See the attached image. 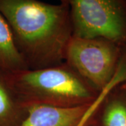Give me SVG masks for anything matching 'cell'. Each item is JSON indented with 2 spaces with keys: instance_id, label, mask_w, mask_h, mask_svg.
Wrapping results in <instances>:
<instances>
[{
  "instance_id": "1",
  "label": "cell",
  "mask_w": 126,
  "mask_h": 126,
  "mask_svg": "<svg viewBox=\"0 0 126 126\" xmlns=\"http://www.w3.org/2000/svg\"><path fill=\"white\" fill-rule=\"evenodd\" d=\"M0 13L11 27L29 69L64 63L73 36L66 0L59 4L36 0H0Z\"/></svg>"
},
{
  "instance_id": "2",
  "label": "cell",
  "mask_w": 126,
  "mask_h": 126,
  "mask_svg": "<svg viewBox=\"0 0 126 126\" xmlns=\"http://www.w3.org/2000/svg\"><path fill=\"white\" fill-rule=\"evenodd\" d=\"M5 74L11 88L26 109L34 105L59 108L90 105L100 93L67 63Z\"/></svg>"
},
{
  "instance_id": "3",
  "label": "cell",
  "mask_w": 126,
  "mask_h": 126,
  "mask_svg": "<svg viewBox=\"0 0 126 126\" xmlns=\"http://www.w3.org/2000/svg\"><path fill=\"white\" fill-rule=\"evenodd\" d=\"M73 36L100 38L126 46V1L66 0Z\"/></svg>"
},
{
  "instance_id": "4",
  "label": "cell",
  "mask_w": 126,
  "mask_h": 126,
  "mask_svg": "<svg viewBox=\"0 0 126 126\" xmlns=\"http://www.w3.org/2000/svg\"><path fill=\"white\" fill-rule=\"evenodd\" d=\"M126 47L100 38L72 36L66 50L65 63L101 92L115 77Z\"/></svg>"
},
{
  "instance_id": "5",
  "label": "cell",
  "mask_w": 126,
  "mask_h": 126,
  "mask_svg": "<svg viewBox=\"0 0 126 126\" xmlns=\"http://www.w3.org/2000/svg\"><path fill=\"white\" fill-rule=\"evenodd\" d=\"M90 105L74 108L32 106L27 108V116L19 126H77Z\"/></svg>"
},
{
  "instance_id": "6",
  "label": "cell",
  "mask_w": 126,
  "mask_h": 126,
  "mask_svg": "<svg viewBox=\"0 0 126 126\" xmlns=\"http://www.w3.org/2000/svg\"><path fill=\"white\" fill-rule=\"evenodd\" d=\"M27 110L9 84L4 72L0 71V126H19Z\"/></svg>"
},
{
  "instance_id": "7",
  "label": "cell",
  "mask_w": 126,
  "mask_h": 126,
  "mask_svg": "<svg viewBox=\"0 0 126 126\" xmlns=\"http://www.w3.org/2000/svg\"><path fill=\"white\" fill-rule=\"evenodd\" d=\"M29 69L18 50L11 27L0 13V71L4 73Z\"/></svg>"
},
{
  "instance_id": "8",
  "label": "cell",
  "mask_w": 126,
  "mask_h": 126,
  "mask_svg": "<svg viewBox=\"0 0 126 126\" xmlns=\"http://www.w3.org/2000/svg\"><path fill=\"white\" fill-rule=\"evenodd\" d=\"M99 111L103 126H126V81L111 90Z\"/></svg>"
},
{
  "instance_id": "9",
  "label": "cell",
  "mask_w": 126,
  "mask_h": 126,
  "mask_svg": "<svg viewBox=\"0 0 126 126\" xmlns=\"http://www.w3.org/2000/svg\"><path fill=\"white\" fill-rule=\"evenodd\" d=\"M126 81V69L124 68H120L116 72L115 77H113L112 81L109 83L104 90L99 93L98 97L94 100L93 103L90 105V107L87 109L83 117L82 118L80 123L77 126H86L90 120L93 118L94 115L99 112V109L103 103L107 96L111 92L114 87L121 83L123 82Z\"/></svg>"
}]
</instances>
